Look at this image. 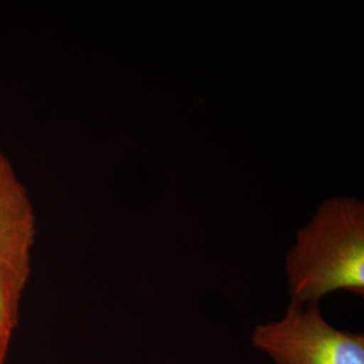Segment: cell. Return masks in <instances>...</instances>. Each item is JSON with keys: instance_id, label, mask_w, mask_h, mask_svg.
Listing matches in <instances>:
<instances>
[{"instance_id": "obj_4", "label": "cell", "mask_w": 364, "mask_h": 364, "mask_svg": "<svg viewBox=\"0 0 364 364\" xmlns=\"http://www.w3.org/2000/svg\"><path fill=\"white\" fill-rule=\"evenodd\" d=\"M11 335H13V332L0 327V364L6 363Z\"/></svg>"}, {"instance_id": "obj_2", "label": "cell", "mask_w": 364, "mask_h": 364, "mask_svg": "<svg viewBox=\"0 0 364 364\" xmlns=\"http://www.w3.org/2000/svg\"><path fill=\"white\" fill-rule=\"evenodd\" d=\"M251 341L273 364H364V335L328 324L317 303L291 301L282 320L256 326Z\"/></svg>"}, {"instance_id": "obj_3", "label": "cell", "mask_w": 364, "mask_h": 364, "mask_svg": "<svg viewBox=\"0 0 364 364\" xmlns=\"http://www.w3.org/2000/svg\"><path fill=\"white\" fill-rule=\"evenodd\" d=\"M36 238L32 203L0 151V327L14 332L31 274Z\"/></svg>"}, {"instance_id": "obj_1", "label": "cell", "mask_w": 364, "mask_h": 364, "mask_svg": "<svg viewBox=\"0 0 364 364\" xmlns=\"http://www.w3.org/2000/svg\"><path fill=\"white\" fill-rule=\"evenodd\" d=\"M286 262L291 301L318 304L339 289L363 296V202L326 200L312 221L299 230Z\"/></svg>"}]
</instances>
